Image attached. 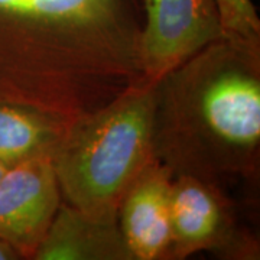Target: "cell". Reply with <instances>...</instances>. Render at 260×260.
<instances>
[{
	"label": "cell",
	"mask_w": 260,
	"mask_h": 260,
	"mask_svg": "<svg viewBox=\"0 0 260 260\" xmlns=\"http://www.w3.org/2000/svg\"><path fill=\"white\" fill-rule=\"evenodd\" d=\"M142 0H0V100L65 121L142 81Z\"/></svg>",
	"instance_id": "6da1fadb"
},
{
	"label": "cell",
	"mask_w": 260,
	"mask_h": 260,
	"mask_svg": "<svg viewBox=\"0 0 260 260\" xmlns=\"http://www.w3.org/2000/svg\"><path fill=\"white\" fill-rule=\"evenodd\" d=\"M153 156L174 177L257 186L260 41L207 45L156 83ZM227 192V191H225Z\"/></svg>",
	"instance_id": "7a4b0ae2"
},
{
	"label": "cell",
	"mask_w": 260,
	"mask_h": 260,
	"mask_svg": "<svg viewBox=\"0 0 260 260\" xmlns=\"http://www.w3.org/2000/svg\"><path fill=\"white\" fill-rule=\"evenodd\" d=\"M156 84L132 85L99 110L71 121L52 156L62 201L117 223L123 195L153 156Z\"/></svg>",
	"instance_id": "3957f363"
},
{
	"label": "cell",
	"mask_w": 260,
	"mask_h": 260,
	"mask_svg": "<svg viewBox=\"0 0 260 260\" xmlns=\"http://www.w3.org/2000/svg\"><path fill=\"white\" fill-rule=\"evenodd\" d=\"M171 260L200 251L220 259L257 260L259 239L240 221L237 205L224 189L188 175L171 184Z\"/></svg>",
	"instance_id": "277c9868"
},
{
	"label": "cell",
	"mask_w": 260,
	"mask_h": 260,
	"mask_svg": "<svg viewBox=\"0 0 260 260\" xmlns=\"http://www.w3.org/2000/svg\"><path fill=\"white\" fill-rule=\"evenodd\" d=\"M142 6L138 62L145 83L156 84L224 37L217 0H142Z\"/></svg>",
	"instance_id": "5b68a950"
},
{
	"label": "cell",
	"mask_w": 260,
	"mask_h": 260,
	"mask_svg": "<svg viewBox=\"0 0 260 260\" xmlns=\"http://www.w3.org/2000/svg\"><path fill=\"white\" fill-rule=\"evenodd\" d=\"M61 203L52 155L8 168L0 178V242L32 259Z\"/></svg>",
	"instance_id": "8992f818"
},
{
	"label": "cell",
	"mask_w": 260,
	"mask_h": 260,
	"mask_svg": "<svg viewBox=\"0 0 260 260\" xmlns=\"http://www.w3.org/2000/svg\"><path fill=\"white\" fill-rule=\"evenodd\" d=\"M172 179V172L153 159L121 198L117 224L133 260H171Z\"/></svg>",
	"instance_id": "52a82bcc"
},
{
	"label": "cell",
	"mask_w": 260,
	"mask_h": 260,
	"mask_svg": "<svg viewBox=\"0 0 260 260\" xmlns=\"http://www.w3.org/2000/svg\"><path fill=\"white\" fill-rule=\"evenodd\" d=\"M32 260H133L117 223L100 221L61 203Z\"/></svg>",
	"instance_id": "ba28073f"
},
{
	"label": "cell",
	"mask_w": 260,
	"mask_h": 260,
	"mask_svg": "<svg viewBox=\"0 0 260 260\" xmlns=\"http://www.w3.org/2000/svg\"><path fill=\"white\" fill-rule=\"evenodd\" d=\"M68 124L49 113L0 100V162L10 168L38 156H54Z\"/></svg>",
	"instance_id": "9c48e42d"
},
{
	"label": "cell",
	"mask_w": 260,
	"mask_h": 260,
	"mask_svg": "<svg viewBox=\"0 0 260 260\" xmlns=\"http://www.w3.org/2000/svg\"><path fill=\"white\" fill-rule=\"evenodd\" d=\"M224 37L260 41V19L251 0H217Z\"/></svg>",
	"instance_id": "30bf717a"
},
{
	"label": "cell",
	"mask_w": 260,
	"mask_h": 260,
	"mask_svg": "<svg viewBox=\"0 0 260 260\" xmlns=\"http://www.w3.org/2000/svg\"><path fill=\"white\" fill-rule=\"evenodd\" d=\"M20 254L15 249H12L6 243L0 242V260H19Z\"/></svg>",
	"instance_id": "8fae6325"
},
{
	"label": "cell",
	"mask_w": 260,
	"mask_h": 260,
	"mask_svg": "<svg viewBox=\"0 0 260 260\" xmlns=\"http://www.w3.org/2000/svg\"><path fill=\"white\" fill-rule=\"evenodd\" d=\"M6 169H8V167H6L3 162H0V178L3 177V174L6 172Z\"/></svg>",
	"instance_id": "7c38bea8"
}]
</instances>
